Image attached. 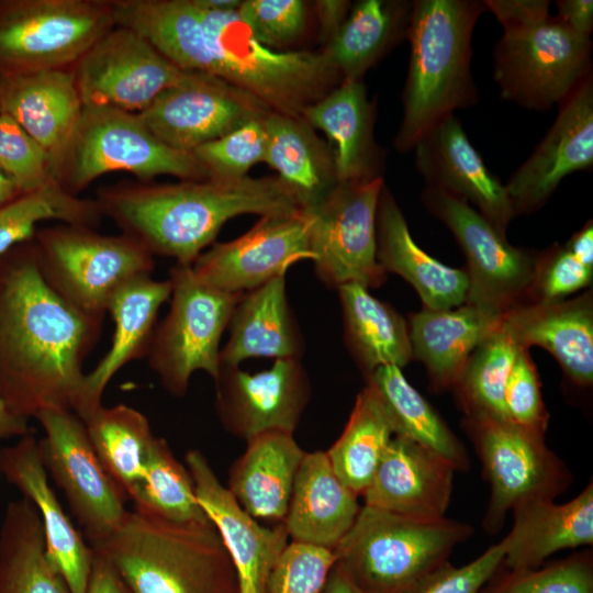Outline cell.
I'll list each match as a JSON object with an SVG mask.
<instances>
[{"mask_svg":"<svg viewBox=\"0 0 593 593\" xmlns=\"http://www.w3.org/2000/svg\"><path fill=\"white\" fill-rule=\"evenodd\" d=\"M115 25L112 1L0 0V75L71 69Z\"/></svg>","mask_w":593,"mask_h":593,"instance_id":"cell-10","label":"cell"},{"mask_svg":"<svg viewBox=\"0 0 593 593\" xmlns=\"http://www.w3.org/2000/svg\"><path fill=\"white\" fill-rule=\"evenodd\" d=\"M382 177L338 183L307 212L310 249L316 276L338 289L358 283L378 288L387 279L377 260V209Z\"/></svg>","mask_w":593,"mask_h":593,"instance_id":"cell-15","label":"cell"},{"mask_svg":"<svg viewBox=\"0 0 593 593\" xmlns=\"http://www.w3.org/2000/svg\"><path fill=\"white\" fill-rule=\"evenodd\" d=\"M246 443L231 468L228 490L253 517L283 522L305 451L288 432L262 433Z\"/></svg>","mask_w":593,"mask_h":593,"instance_id":"cell-34","label":"cell"},{"mask_svg":"<svg viewBox=\"0 0 593 593\" xmlns=\"http://www.w3.org/2000/svg\"><path fill=\"white\" fill-rule=\"evenodd\" d=\"M168 280L169 311L156 325L146 357L165 390L180 398L195 371L202 370L213 380L217 377L221 337L244 293L201 282L188 265L176 264Z\"/></svg>","mask_w":593,"mask_h":593,"instance_id":"cell-9","label":"cell"},{"mask_svg":"<svg viewBox=\"0 0 593 593\" xmlns=\"http://www.w3.org/2000/svg\"><path fill=\"white\" fill-rule=\"evenodd\" d=\"M502 317L468 303L439 311L424 307L407 323L413 358L424 363L436 388L455 387L472 351L500 327Z\"/></svg>","mask_w":593,"mask_h":593,"instance_id":"cell-33","label":"cell"},{"mask_svg":"<svg viewBox=\"0 0 593 593\" xmlns=\"http://www.w3.org/2000/svg\"><path fill=\"white\" fill-rule=\"evenodd\" d=\"M311 215L305 210L261 216L245 234L213 245L191 265L203 283L230 293L251 291L312 259Z\"/></svg>","mask_w":593,"mask_h":593,"instance_id":"cell-18","label":"cell"},{"mask_svg":"<svg viewBox=\"0 0 593 593\" xmlns=\"http://www.w3.org/2000/svg\"><path fill=\"white\" fill-rule=\"evenodd\" d=\"M27 421L13 414L3 402L0 401V451L2 443L14 437L29 434Z\"/></svg>","mask_w":593,"mask_h":593,"instance_id":"cell-58","label":"cell"},{"mask_svg":"<svg viewBox=\"0 0 593 593\" xmlns=\"http://www.w3.org/2000/svg\"><path fill=\"white\" fill-rule=\"evenodd\" d=\"M171 284L141 276L123 284L111 298L108 312L114 324L111 345L103 358L85 373L72 412L85 422L102 405L104 390L126 363L146 357L160 306L170 298Z\"/></svg>","mask_w":593,"mask_h":593,"instance_id":"cell-25","label":"cell"},{"mask_svg":"<svg viewBox=\"0 0 593 593\" xmlns=\"http://www.w3.org/2000/svg\"><path fill=\"white\" fill-rule=\"evenodd\" d=\"M214 382L223 427L246 441L273 430L293 434L311 398L300 358L276 359L271 368L255 373L220 366Z\"/></svg>","mask_w":593,"mask_h":593,"instance_id":"cell-19","label":"cell"},{"mask_svg":"<svg viewBox=\"0 0 593 593\" xmlns=\"http://www.w3.org/2000/svg\"><path fill=\"white\" fill-rule=\"evenodd\" d=\"M0 168L21 194L61 189L43 148L11 118L0 114Z\"/></svg>","mask_w":593,"mask_h":593,"instance_id":"cell-46","label":"cell"},{"mask_svg":"<svg viewBox=\"0 0 593 593\" xmlns=\"http://www.w3.org/2000/svg\"><path fill=\"white\" fill-rule=\"evenodd\" d=\"M113 171L131 172L144 180L160 175L191 181L209 179L193 154L164 144L137 113L83 107L55 178L65 192L76 197L98 177Z\"/></svg>","mask_w":593,"mask_h":593,"instance_id":"cell-7","label":"cell"},{"mask_svg":"<svg viewBox=\"0 0 593 593\" xmlns=\"http://www.w3.org/2000/svg\"><path fill=\"white\" fill-rule=\"evenodd\" d=\"M483 3L503 31L530 25L550 16V1L547 0H483Z\"/></svg>","mask_w":593,"mask_h":593,"instance_id":"cell-53","label":"cell"},{"mask_svg":"<svg viewBox=\"0 0 593 593\" xmlns=\"http://www.w3.org/2000/svg\"><path fill=\"white\" fill-rule=\"evenodd\" d=\"M21 195L14 181L0 168V206Z\"/></svg>","mask_w":593,"mask_h":593,"instance_id":"cell-60","label":"cell"},{"mask_svg":"<svg viewBox=\"0 0 593 593\" xmlns=\"http://www.w3.org/2000/svg\"><path fill=\"white\" fill-rule=\"evenodd\" d=\"M270 110L253 96L198 71H187L138 112L145 126L164 144L192 154L194 149Z\"/></svg>","mask_w":593,"mask_h":593,"instance_id":"cell-17","label":"cell"},{"mask_svg":"<svg viewBox=\"0 0 593 593\" xmlns=\"http://www.w3.org/2000/svg\"><path fill=\"white\" fill-rule=\"evenodd\" d=\"M505 538L462 567L448 561L423 578L409 593H480L503 564Z\"/></svg>","mask_w":593,"mask_h":593,"instance_id":"cell-52","label":"cell"},{"mask_svg":"<svg viewBox=\"0 0 593 593\" xmlns=\"http://www.w3.org/2000/svg\"><path fill=\"white\" fill-rule=\"evenodd\" d=\"M184 461L197 500L236 568L239 593H266L270 573L288 546L283 523L273 528L261 526L221 483L200 450H189Z\"/></svg>","mask_w":593,"mask_h":593,"instance_id":"cell-21","label":"cell"},{"mask_svg":"<svg viewBox=\"0 0 593 593\" xmlns=\"http://www.w3.org/2000/svg\"><path fill=\"white\" fill-rule=\"evenodd\" d=\"M563 246L583 266L593 269L592 221L586 222Z\"/></svg>","mask_w":593,"mask_h":593,"instance_id":"cell-57","label":"cell"},{"mask_svg":"<svg viewBox=\"0 0 593 593\" xmlns=\"http://www.w3.org/2000/svg\"><path fill=\"white\" fill-rule=\"evenodd\" d=\"M322 593H366L337 567L333 566Z\"/></svg>","mask_w":593,"mask_h":593,"instance_id":"cell-59","label":"cell"},{"mask_svg":"<svg viewBox=\"0 0 593 593\" xmlns=\"http://www.w3.org/2000/svg\"><path fill=\"white\" fill-rule=\"evenodd\" d=\"M200 5L216 11L237 10L242 3L239 0H195Z\"/></svg>","mask_w":593,"mask_h":593,"instance_id":"cell-61","label":"cell"},{"mask_svg":"<svg viewBox=\"0 0 593 593\" xmlns=\"http://www.w3.org/2000/svg\"><path fill=\"white\" fill-rule=\"evenodd\" d=\"M220 366H239L249 358H300L303 339L286 292V275L245 292L227 325Z\"/></svg>","mask_w":593,"mask_h":593,"instance_id":"cell-32","label":"cell"},{"mask_svg":"<svg viewBox=\"0 0 593 593\" xmlns=\"http://www.w3.org/2000/svg\"><path fill=\"white\" fill-rule=\"evenodd\" d=\"M0 593H71L47 559L42 521L24 496L8 503L1 522Z\"/></svg>","mask_w":593,"mask_h":593,"instance_id":"cell-38","label":"cell"},{"mask_svg":"<svg viewBox=\"0 0 593 593\" xmlns=\"http://www.w3.org/2000/svg\"><path fill=\"white\" fill-rule=\"evenodd\" d=\"M334 563L333 550L291 541L270 573L266 593H322Z\"/></svg>","mask_w":593,"mask_h":593,"instance_id":"cell-47","label":"cell"},{"mask_svg":"<svg viewBox=\"0 0 593 593\" xmlns=\"http://www.w3.org/2000/svg\"><path fill=\"white\" fill-rule=\"evenodd\" d=\"M82 109L70 69L0 75V114L15 121L43 148L54 176Z\"/></svg>","mask_w":593,"mask_h":593,"instance_id":"cell-26","label":"cell"},{"mask_svg":"<svg viewBox=\"0 0 593 593\" xmlns=\"http://www.w3.org/2000/svg\"><path fill=\"white\" fill-rule=\"evenodd\" d=\"M264 124V163L277 171L301 209H313L338 184L328 145L302 118L269 111Z\"/></svg>","mask_w":593,"mask_h":593,"instance_id":"cell-35","label":"cell"},{"mask_svg":"<svg viewBox=\"0 0 593 593\" xmlns=\"http://www.w3.org/2000/svg\"><path fill=\"white\" fill-rule=\"evenodd\" d=\"M425 208L452 233L467 261L469 281L465 303L500 314L528 302L539 254L511 245L468 202L426 187Z\"/></svg>","mask_w":593,"mask_h":593,"instance_id":"cell-12","label":"cell"},{"mask_svg":"<svg viewBox=\"0 0 593 593\" xmlns=\"http://www.w3.org/2000/svg\"><path fill=\"white\" fill-rule=\"evenodd\" d=\"M471 533L446 517L419 521L363 505L333 550L335 566L366 593H409Z\"/></svg>","mask_w":593,"mask_h":593,"instance_id":"cell-6","label":"cell"},{"mask_svg":"<svg viewBox=\"0 0 593 593\" xmlns=\"http://www.w3.org/2000/svg\"><path fill=\"white\" fill-rule=\"evenodd\" d=\"M558 115L505 188L516 215L535 212L569 175L593 166V77L558 105Z\"/></svg>","mask_w":593,"mask_h":593,"instance_id":"cell-20","label":"cell"},{"mask_svg":"<svg viewBox=\"0 0 593 593\" xmlns=\"http://www.w3.org/2000/svg\"><path fill=\"white\" fill-rule=\"evenodd\" d=\"M483 11L478 0L413 1L403 118L394 139L400 152L413 149L456 110L477 103L471 41Z\"/></svg>","mask_w":593,"mask_h":593,"instance_id":"cell-4","label":"cell"},{"mask_svg":"<svg viewBox=\"0 0 593 593\" xmlns=\"http://www.w3.org/2000/svg\"><path fill=\"white\" fill-rule=\"evenodd\" d=\"M413 1L361 0L324 49L342 81L362 75L399 40L406 38Z\"/></svg>","mask_w":593,"mask_h":593,"instance_id":"cell-37","label":"cell"},{"mask_svg":"<svg viewBox=\"0 0 593 593\" xmlns=\"http://www.w3.org/2000/svg\"><path fill=\"white\" fill-rule=\"evenodd\" d=\"M455 471L445 458L394 435L362 493L365 505L419 521L443 519Z\"/></svg>","mask_w":593,"mask_h":593,"instance_id":"cell-24","label":"cell"},{"mask_svg":"<svg viewBox=\"0 0 593 593\" xmlns=\"http://www.w3.org/2000/svg\"><path fill=\"white\" fill-rule=\"evenodd\" d=\"M556 3V16L580 36L590 38L593 30V1L559 0Z\"/></svg>","mask_w":593,"mask_h":593,"instance_id":"cell-55","label":"cell"},{"mask_svg":"<svg viewBox=\"0 0 593 593\" xmlns=\"http://www.w3.org/2000/svg\"><path fill=\"white\" fill-rule=\"evenodd\" d=\"M237 11L258 41L276 51L295 43L307 22L302 0H244Z\"/></svg>","mask_w":593,"mask_h":593,"instance_id":"cell-49","label":"cell"},{"mask_svg":"<svg viewBox=\"0 0 593 593\" xmlns=\"http://www.w3.org/2000/svg\"><path fill=\"white\" fill-rule=\"evenodd\" d=\"M345 340L365 374L382 366L403 368L413 358L409 327L389 304L368 289L348 283L338 289Z\"/></svg>","mask_w":593,"mask_h":593,"instance_id":"cell-36","label":"cell"},{"mask_svg":"<svg viewBox=\"0 0 593 593\" xmlns=\"http://www.w3.org/2000/svg\"><path fill=\"white\" fill-rule=\"evenodd\" d=\"M480 593H593V568L588 557H570L542 569L511 571Z\"/></svg>","mask_w":593,"mask_h":593,"instance_id":"cell-48","label":"cell"},{"mask_svg":"<svg viewBox=\"0 0 593 593\" xmlns=\"http://www.w3.org/2000/svg\"><path fill=\"white\" fill-rule=\"evenodd\" d=\"M301 118L326 135L338 183L382 177L372 135L374 109L360 80L342 81L306 107Z\"/></svg>","mask_w":593,"mask_h":593,"instance_id":"cell-30","label":"cell"},{"mask_svg":"<svg viewBox=\"0 0 593 593\" xmlns=\"http://www.w3.org/2000/svg\"><path fill=\"white\" fill-rule=\"evenodd\" d=\"M466 427L491 485L484 527H502L506 513L534 500H553L571 477L545 444L542 434L505 419L467 416Z\"/></svg>","mask_w":593,"mask_h":593,"instance_id":"cell-14","label":"cell"},{"mask_svg":"<svg viewBox=\"0 0 593 593\" xmlns=\"http://www.w3.org/2000/svg\"><path fill=\"white\" fill-rule=\"evenodd\" d=\"M377 260L388 272L406 280L424 307L449 310L466 302L469 281L465 270L444 265L413 239L406 220L384 186L377 209Z\"/></svg>","mask_w":593,"mask_h":593,"instance_id":"cell-29","label":"cell"},{"mask_svg":"<svg viewBox=\"0 0 593 593\" xmlns=\"http://www.w3.org/2000/svg\"><path fill=\"white\" fill-rule=\"evenodd\" d=\"M591 52V38L550 15L503 31L493 51V78L504 100L548 111L592 74Z\"/></svg>","mask_w":593,"mask_h":593,"instance_id":"cell-11","label":"cell"},{"mask_svg":"<svg viewBox=\"0 0 593 593\" xmlns=\"http://www.w3.org/2000/svg\"><path fill=\"white\" fill-rule=\"evenodd\" d=\"M97 203L122 234L136 239L153 256L172 257L188 266L237 215L303 210L277 176L116 186L101 190Z\"/></svg>","mask_w":593,"mask_h":593,"instance_id":"cell-3","label":"cell"},{"mask_svg":"<svg viewBox=\"0 0 593 593\" xmlns=\"http://www.w3.org/2000/svg\"><path fill=\"white\" fill-rule=\"evenodd\" d=\"M391 419L394 435L402 436L445 458L457 469H466L463 446L432 405L406 380L401 368L382 366L367 376Z\"/></svg>","mask_w":593,"mask_h":593,"instance_id":"cell-39","label":"cell"},{"mask_svg":"<svg viewBox=\"0 0 593 593\" xmlns=\"http://www.w3.org/2000/svg\"><path fill=\"white\" fill-rule=\"evenodd\" d=\"M83 107L138 113L183 79L180 69L137 32L115 25L70 69Z\"/></svg>","mask_w":593,"mask_h":593,"instance_id":"cell-16","label":"cell"},{"mask_svg":"<svg viewBox=\"0 0 593 593\" xmlns=\"http://www.w3.org/2000/svg\"><path fill=\"white\" fill-rule=\"evenodd\" d=\"M94 550L132 593H239L236 568L211 521L176 523L127 511Z\"/></svg>","mask_w":593,"mask_h":593,"instance_id":"cell-5","label":"cell"},{"mask_svg":"<svg viewBox=\"0 0 593 593\" xmlns=\"http://www.w3.org/2000/svg\"><path fill=\"white\" fill-rule=\"evenodd\" d=\"M504 411L508 422L545 435L548 414L528 349L518 350L512 367L504 391Z\"/></svg>","mask_w":593,"mask_h":593,"instance_id":"cell-50","label":"cell"},{"mask_svg":"<svg viewBox=\"0 0 593 593\" xmlns=\"http://www.w3.org/2000/svg\"><path fill=\"white\" fill-rule=\"evenodd\" d=\"M413 149L426 187L468 202L506 236L516 214L505 184L486 167L455 114L426 133Z\"/></svg>","mask_w":593,"mask_h":593,"instance_id":"cell-22","label":"cell"},{"mask_svg":"<svg viewBox=\"0 0 593 593\" xmlns=\"http://www.w3.org/2000/svg\"><path fill=\"white\" fill-rule=\"evenodd\" d=\"M592 278L593 269L578 261L564 246L556 244L539 254L528 302L564 300L588 287Z\"/></svg>","mask_w":593,"mask_h":593,"instance_id":"cell-51","label":"cell"},{"mask_svg":"<svg viewBox=\"0 0 593 593\" xmlns=\"http://www.w3.org/2000/svg\"><path fill=\"white\" fill-rule=\"evenodd\" d=\"M102 326L48 286L33 238L0 256V401L26 421L72 411Z\"/></svg>","mask_w":593,"mask_h":593,"instance_id":"cell-2","label":"cell"},{"mask_svg":"<svg viewBox=\"0 0 593 593\" xmlns=\"http://www.w3.org/2000/svg\"><path fill=\"white\" fill-rule=\"evenodd\" d=\"M393 436L380 396L367 384L357 395L342 435L325 452L339 480L362 495Z\"/></svg>","mask_w":593,"mask_h":593,"instance_id":"cell-40","label":"cell"},{"mask_svg":"<svg viewBox=\"0 0 593 593\" xmlns=\"http://www.w3.org/2000/svg\"><path fill=\"white\" fill-rule=\"evenodd\" d=\"M357 497L336 475L325 451L305 452L282 522L289 538L334 550L361 508Z\"/></svg>","mask_w":593,"mask_h":593,"instance_id":"cell-28","label":"cell"},{"mask_svg":"<svg viewBox=\"0 0 593 593\" xmlns=\"http://www.w3.org/2000/svg\"><path fill=\"white\" fill-rule=\"evenodd\" d=\"M93 550L86 593H132L110 560Z\"/></svg>","mask_w":593,"mask_h":593,"instance_id":"cell-54","label":"cell"},{"mask_svg":"<svg viewBox=\"0 0 593 593\" xmlns=\"http://www.w3.org/2000/svg\"><path fill=\"white\" fill-rule=\"evenodd\" d=\"M0 474L16 486L42 521L46 556L71 593H86L93 550L74 527L48 483L38 440L26 434L0 451Z\"/></svg>","mask_w":593,"mask_h":593,"instance_id":"cell-23","label":"cell"},{"mask_svg":"<svg viewBox=\"0 0 593 593\" xmlns=\"http://www.w3.org/2000/svg\"><path fill=\"white\" fill-rule=\"evenodd\" d=\"M83 423L102 466L127 495L142 478L155 437L147 417L125 404L101 405Z\"/></svg>","mask_w":593,"mask_h":593,"instance_id":"cell-41","label":"cell"},{"mask_svg":"<svg viewBox=\"0 0 593 593\" xmlns=\"http://www.w3.org/2000/svg\"><path fill=\"white\" fill-rule=\"evenodd\" d=\"M519 349L501 324L472 351L454 387L467 416L507 421L504 391Z\"/></svg>","mask_w":593,"mask_h":593,"instance_id":"cell-43","label":"cell"},{"mask_svg":"<svg viewBox=\"0 0 593 593\" xmlns=\"http://www.w3.org/2000/svg\"><path fill=\"white\" fill-rule=\"evenodd\" d=\"M314 5L322 41H325L327 45L347 19L350 3L345 0H318L314 2Z\"/></svg>","mask_w":593,"mask_h":593,"instance_id":"cell-56","label":"cell"},{"mask_svg":"<svg viewBox=\"0 0 593 593\" xmlns=\"http://www.w3.org/2000/svg\"><path fill=\"white\" fill-rule=\"evenodd\" d=\"M503 564L511 571L538 568L557 551L593 544V484L571 501L534 500L515 506Z\"/></svg>","mask_w":593,"mask_h":593,"instance_id":"cell-31","label":"cell"},{"mask_svg":"<svg viewBox=\"0 0 593 593\" xmlns=\"http://www.w3.org/2000/svg\"><path fill=\"white\" fill-rule=\"evenodd\" d=\"M264 116L251 119L193 150V156L205 169L209 179H242L247 177L253 166L265 160Z\"/></svg>","mask_w":593,"mask_h":593,"instance_id":"cell-45","label":"cell"},{"mask_svg":"<svg viewBox=\"0 0 593 593\" xmlns=\"http://www.w3.org/2000/svg\"><path fill=\"white\" fill-rule=\"evenodd\" d=\"M134 510L176 523L209 522L199 504L192 477L168 443L154 437L139 482L128 492Z\"/></svg>","mask_w":593,"mask_h":593,"instance_id":"cell-42","label":"cell"},{"mask_svg":"<svg viewBox=\"0 0 593 593\" xmlns=\"http://www.w3.org/2000/svg\"><path fill=\"white\" fill-rule=\"evenodd\" d=\"M501 324L518 347H542L575 384H592V292L569 300L519 304L503 314Z\"/></svg>","mask_w":593,"mask_h":593,"instance_id":"cell-27","label":"cell"},{"mask_svg":"<svg viewBox=\"0 0 593 593\" xmlns=\"http://www.w3.org/2000/svg\"><path fill=\"white\" fill-rule=\"evenodd\" d=\"M101 212L97 201L82 200L63 189H45L21 194L0 206V256L32 239L36 225L46 220L89 226Z\"/></svg>","mask_w":593,"mask_h":593,"instance_id":"cell-44","label":"cell"},{"mask_svg":"<svg viewBox=\"0 0 593 593\" xmlns=\"http://www.w3.org/2000/svg\"><path fill=\"white\" fill-rule=\"evenodd\" d=\"M33 243L48 286L83 315L102 320L113 294L130 280L152 276L154 256L128 235H102L89 226L37 230Z\"/></svg>","mask_w":593,"mask_h":593,"instance_id":"cell-8","label":"cell"},{"mask_svg":"<svg viewBox=\"0 0 593 593\" xmlns=\"http://www.w3.org/2000/svg\"><path fill=\"white\" fill-rule=\"evenodd\" d=\"M112 7L116 25L141 34L180 69L214 76L273 112L301 118L342 82L325 51L269 48L237 10L195 0H114Z\"/></svg>","mask_w":593,"mask_h":593,"instance_id":"cell-1","label":"cell"},{"mask_svg":"<svg viewBox=\"0 0 593 593\" xmlns=\"http://www.w3.org/2000/svg\"><path fill=\"white\" fill-rule=\"evenodd\" d=\"M35 419L44 430L38 446L46 472L63 491L83 537L96 549L122 524L127 495L102 466L77 414L49 410Z\"/></svg>","mask_w":593,"mask_h":593,"instance_id":"cell-13","label":"cell"}]
</instances>
